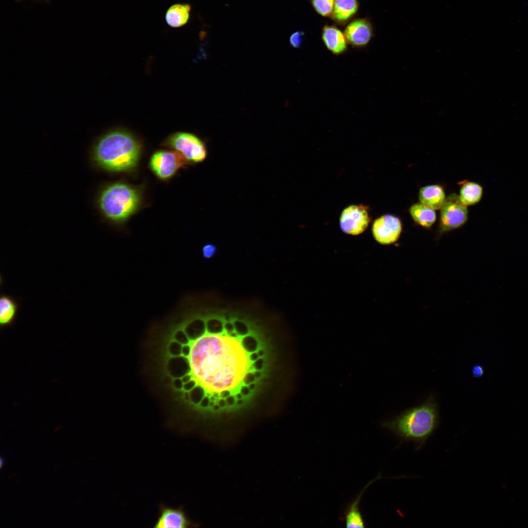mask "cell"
Masks as SVG:
<instances>
[{
  "mask_svg": "<svg viewBox=\"0 0 528 528\" xmlns=\"http://www.w3.org/2000/svg\"><path fill=\"white\" fill-rule=\"evenodd\" d=\"M229 336L205 333L193 341L188 357L192 375L198 384L209 392H220L234 388L242 378L247 366L243 351L235 341L220 358L231 343Z\"/></svg>",
  "mask_w": 528,
  "mask_h": 528,
  "instance_id": "1",
  "label": "cell"
},
{
  "mask_svg": "<svg viewBox=\"0 0 528 528\" xmlns=\"http://www.w3.org/2000/svg\"><path fill=\"white\" fill-rule=\"evenodd\" d=\"M439 423L438 407L430 396L420 405L409 408L395 418L381 423L404 441L413 442L419 449L437 429Z\"/></svg>",
  "mask_w": 528,
  "mask_h": 528,
  "instance_id": "2",
  "label": "cell"
},
{
  "mask_svg": "<svg viewBox=\"0 0 528 528\" xmlns=\"http://www.w3.org/2000/svg\"><path fill=\"white\" fill-rule=\"evenodd\" d=\"M141 150L140 142L125 130L110 131L101 137L93 149L95 161L102 168L113 172H125L134 168Z\"/></svg>",
  "mask_w": 528,
  "mask_h": 528,
  "instance_id": "3",
  "label": "cell"
},
{
  "mask_svg": "<svg viewBox=\"0 0 528 528\" xmlns=\"http://www.w3.org/2000/svg\"><path fill=\"white\" fill-rule=\"evenodd\" d=\"M139 202L137 190L122 183H114L106 188L98 201L99 208L105 217L116 222L126 220L136 211Z\"/></svg>",
  "mask_w": 528,
  "mask_h": 528,
  "instance_id": "4",
  "label": "cell"
},
{
  "mask_svg": "<svg viewBox=\"0 0 528 528\" xmlns=\"http://www.w3.org/2000/svg\"><path fill=\"white\" fill-rule=\"evenodd\" d=\"M164 144L174 149L186 160L193 162L203 161L207 156V150L203 142L191 133H175L167 138Z\"/></svg>",
  "mask_w": 528,
  "mask_h": 528,
  "instance_id": "5",
  "label": "cell"
},
{
  "mask_svg": "<svg viewBox=\"0 0 528 528\" xmlns=\"http://www.w3.org/2000/svg\"><path fill=\"white\" fill-rule=\"evenodd\" d=\"M467 206L455 194L446 198L440 209V234L459 228L465 223L468 219Z\"/></svg>",
  "mask_w": 528,
  "mask_h": 528,
  "instance_id": "6",
  "label": "cell"
},
{
  "mask_svg": "<svg viewBox=\"0 0 528 528\" xmlns=\"http://www.w3.org/2000/svg\"><path fill=\"white\" fill-rule=\"evenodd\" d=\"M368 209V206L363 204L351 205L345 208L339 220L342 231L352 235L363 233L371 221Z\"/></svg>",
  "mask_w": 528,
  "mask_h": 528,
  "instance_id": "7",
  "label": "cell"
},
{
  "mask_svg": "<svg viewBox=\"0 0 528 528\" xmlns=\"http://www.w3.org/2000/svg\"><path fill=\"white\" fill-rule=\"evenodd\" d=\"M186 159L176 151H160L153 154L150 161L152 171L161 179L170 178L186 164Z\"/></svg>",
  "mask_w": 528,
  "mask_h": 528,
  "instance_id": "8",
  "label": "cell"
},
{
  "mask_svg": "<svg viewBox=\"0 0 528 528\" xmlns=\"http://www.w3.org/2000/svg\"><path fill=\"white\" fill-rule=\"evenodd\" d=\"M372 230L377 242L389 245L397 241L402 231V224L398 217L387 214L374 220Z\"/></svg>",
  "mask_w": 528,
  "mask_h": 528,
  "instance_id": "9",
  "label": "cell"
},
{
  "mask_svg": "<svg viewBox=\"0 0 528 528\" xmlns=\"http://www.w3.org/2000/svg\"><path fill=\"white\" fill-rule=\"evenodd\" d=\"M195 526L181 506L172 507L164 504L159 506L158 514L154 528H187Z\"/></svg>",
  "mask_w": 528,
  "mask_h": 528,
  "instance_id": "10",
  "label": "cell"
},
{
  "mask_svg": "<svg viewBox=\"0 0 528 528\" xmlns=\"http://www.w3.org/2000/svg\"><path fill=\"white\" fill-rule=\"evenodd\" d=\"M344 33L348 44L358 48L366 46L374 35L372 24L366 18L352 21L346 26Z\"/></svg>",
  "mask_w": 528,
  "mask_h": 528,
  "instance_id": "11",
  "label": "cell"
},
{
  "mask_svg": "<svg viewBox=\"0 0 528 528\" xmlns=\"http://www.w3.org/2000/svg\"><path fill=\"white\" fill-rule=\"evenodd\" d=\"M322 39L327 49L339 55L347 50L348 42L344 33L333 25H325L322 31Z\"/></svg>",
  "mask_w": 528,
  "mask_h": 528,
  "instance_id": "12",
  "label": "cell"
},
{
  "mask_svg": "<svg viewBox=\"0 0 528 528\" xmlns=\"http://www.w3.org/2000/svg\"><path fill=\"white\" fill-rule=\"evenodd\" d=\"M446 198L443 188L438 184L423 186L418 193L420 202L435 210L440 209Z\"/></svg>",
  "mask_w": 528,
  "mask_h": 528,
  "instance_id": "13",
  "label": "cell"
},
{
  "mask_svg": "<svg viewBox=\"0 0 528 528\" xmlns=\"http://www.w3.org/2000/svg\"><path fill=\"white\" fill-rule=\"evenodd\" d=\"M19 309V304L13 296L2 294L0 298V326L5 328L15 322Z\"/></svg>",
  "mask_w": 528,
  "mask_h": 528,
  "instance_id": "14",
  "label": "cell"
},
{
  "mask_svg": "<svg viewBox=\"0 0 528 528\" xmlns=\"http://www.w3.org/2000/svg\"><path fill=\"white\" fill-rule=\"evenodd\" d=\"M358 7V0H335L330 17L336 22L343 24L356 14Z\"/></svg>",
  "mask_w": 528,
  "mask_h": 528,
  "instance_id": "15",
  "label": "cell"
},
{
  "mask_svg": "<svg viewBox=\"0 0 528 528\" xmlns=\"http://www.w3.org/2000/svg\"><path fill=\"white\" fill-rule=\"evenodd\" d=\"M378 476L375 480L372 481L364 487L363 490L357 496L354 500L348 505L344 512V520L345 524L348 528H364L365 527L364 520L360 510V501L361 496L366 488L373 482L378 479Z\"/></svg>",
  "mask_w": 528,
  "mask_h": 528,
  "instance_id": "16",
  "label": "cell"
},
{
  "mask_svg": "<svg viewBox=\"0 0 528 528\" xmlns=\"http://www.w3.org/2000/svg\"><path fill=\"white\" fill-rule=\"evenodd\" d=\"M409 213L416 223L425 228H431L437 219L435 210L420 202L413 204Z\"/></svg>",
  "mask_w": 528,
  "mask_h": 528,
  "instance_id": "17",
  "label": "cell"
},
{
  "mask_svg": "<svg viewBox=\"0 0 528 528\" xmlns=\"http://www.w3.org/2000/svg\"><path fill=\"white\" fill-rule=\"evenodd\" d=\"M191 10V7L189 4H174L168 9L166 13V21L171 27H181L188 22Z\"/></svg>",
  "mask_w": 528,
  "mask_h": 528,
  "instance_id": "18",
  "label": "cell"
},
{
  "mask_svg": "<svg viewBox=\"0 0 528 528\" xmlns=\"http://www.w3.org/2000/svg\"><path fill=\"white\" fill-rule=\"evenodd\" d=\"M483 193V189L481 185L475 182L466 181L462 184L459 196L464 204L469 206L478 203Z\"/></svg>",
  "mask_w": 528,
  "mask_h": 528,
  "instance_id": "19",
  "label": "cell"
},
{
  "mask_svg": "<svg viewBox=\"0 0 528 528\" xmlns=\"http://www.w3.org/2000/svg\"><path fill=\"white\" fill-rule=\"evenodd\" d=\"M335 0H310L314 10L320 16L330 17L333 9Z\"/></svg>",
  "mask_w": 528,
  "mask_h": 528,
  "instance_id": "20",
  "label": "cell"
},
{
  "mask_svg": "<svg viewBox=\"0 0 528 528\" xmlns=\"http://www.w3.org/2000/svg\"><path fill=\"white\" fill-rule=\"evenodd\" d=\"M206 332L211 334H220L224 331L223 321L217 317H211L206 320Z\"/></svg>",
  "mask_w": 528,
  "mask_h": 528,
  "instance_id": "21",
  "label": "cell"
},
{
  "mask_svg": "<svg viewBox=\"0 0 528 528\" xmlns=\"http://www.w3.org/2000/svg\"><path fill=\"white\" fill-rule=\"evenodd\" d=\"M241 344L243 350L248 353L256 352L259 346L258 340L255 337L248 334L242 337Z\"/></svg>",
  "mask_w": 528,
  "mask_h": 528,
  "instance_id": "22",
  "label": "cell"
},
{
  "mask_svg": "<svg viewBox=\"0 0 528 528\" xmlns=\"http://www.w3.org/2000/svg\"><path fill=\"white\" fill-rule=\"evenodd\" d=\"M205 389L200 384H197L189 392V398L195 404H199L204 397Z\"/></svg>",
  "mask_w": 528,
  "mask_h": 528,
  "instance_id": "23",
  "label": "cell"
},
{
  "mask_svg": "<svg viewBox=\"0 0 528 528\" xmlns=\"http://www.w3.org/2000/svg\"><path fill=\"white\" fill-rule=\"evenodd\" d=\"M304 33L301 31H297L294 32L290 37L289 43L290 45L295 48H299L301 46L304 39Z\"/></svg>",
  "mask_w": 528,
  "mask_h": 528,
  "instance_id": "24",
  "label": "cell"
},
{
  "mask_svg": "<svg viewBox=\"0 0 528 528\" xmlns=\"http://www.w3.org/2000/svg\"><path fill=\"white\" fill-rule=\"evenodd\" d=\"M235 331L240 336H244L248 334L249 329L247 325L243 321L239 320L233 322Z\"/></svg>",
  "mask_w": 528,
  "mask_h": 528,
  "instance_id": "25",
  "label": "cell"
},
{
  "mask_svg": "<svg viewBox=\"0 0 528 528\" xmlns=\"http://www.w3.org/2000/svg\"><path fill=\"white\" fill-rule=\"evenodd\" d=\"M174 338L175 341L182 345L189 344L190 341L185 332L180 327L175 331Z\"/></svg>",
  "mask_w": 528,
  "mask_h": 528,
  "instance_id": "26",
  "label": "cell"
},
{
  "mask_svg": "<svg viewBox=\"0 0 528 528\" xmlns=\"http://www.w3.org/2000/svg\"><path fill=\"white\" fill-rule=\"evenodd\" d=\"M182 345L176 341L170 343L169 350L170 354L174 356H179L181 353Z\"/></svg>",
  "mask_w": 528,
  "mask_h": 528,
  "instance_id": "27",
  "label": "cell"
},
{
  "mask_svg": "<svg viewBox=\"0 0 528 528\" xmlns=\"http://www.w3.org/2000/svg\"><path fill=\"white\" fill-rule=\"evenodd\" d=\"M216 252V247L212 244H207L203 248V252L204 256L206 258L212 257Z\"/></svg>",
  "mask_w": 528,
  "mask_h": 528,
  "instance_id": "28",
  "label": "cell"
},
{
  "mask_svg": "<svg viewBox=\"0 0 528 528\" xmlns=\"http://www.w3.org/2000/svg\"><path fill=\"white\" fill-rule=\"evenodd\" d=\"M254 373H246L243 377L242 381L244 385H248L250 383H254L256 380Z\"/></svg>",
  "mask_w": 528,
  "mask_h": 528,
  "instance_id": "29",
  "label": "cell"
},
{
  "mask_svg": "<svg viewBox=\"0 0 528 528\" xmlns=\"http://www.w3.org/2000/svg\"><path fill=\"white\" fill-rule=\"evenodd\" d=\"M472 373L474 377H480L484 373V368L480 365H476L472 368Z\"/></svg>",
  "mask_w": 528,
  "mask_h": 528,
  "instance_id": "30",
  "label": "cell"
},
{
  "mask_svg": "<svg viewBox=\"0 0 528 528\" xmlns=\"http://www.w3.org/2000/svg\"><path fill=\"white\" fill-rule=\"evenodd\" d=\"M198 383L197 381L193 378L189 381L183 384V388L184 390L189 392L192 389H193L197 385Z\"/></svg>",
  "mask_w": 528,
  "mask_h": 528,
  "instance_id": "31",
  "label": "cell"
},
{
  "mask_svg": "<svg viewBox=\"0 0 528 528\" xmlns=\"http://www.w3.org/2000/svg\"><path fill=\"white\" fill-rule=\"evenodd\" d=\"M252 366L255 370L261 371L264 366V359L262 357H259L257 360L253 362Z\"/></svg>",
  "mask_w": 528,
  "mask_h": 528,
  "instance_id": "32",
  "label": "cell"
},
{
  "mask_svg": "<svg viewBox=\"0 0 528 528\" xmlns=\"http://www.w3.org/2000/svg\"><path fill=\"white\" fill-rule=\"evenodd\" d=\"M224 330L226 332L227 334H229L232 332L235 331L234 326L233 323L230 321H227L224 323Z\"/></svg>",
  "mask_w": 528,
  "mask_h": 528,
  "instance_id": "33",
  "label": "cell"
},
{
  "mask_svg": "<svg viewBox=\"0 0 528 528\" xmlns=\"http://www.w3.org/2000/svg\"><path fill=\"white\" fill-rule=\"evenodd\" d=\"M191 351V345L186 344L182 346L181 353L183 356L188 357L190 354Z\"/></svg>",
  "mask_w": 528,
  "mask_h": 528,
  "instance_id": "34",
  "label": "cell"
},
{
  "mask_svg": "<svg viewBox=\"0 0 528 528\" xmlns=\"http://www.w3.org/2000/svg\"><path fill=\"white\" fill-rule=\"evenodd\" d=\"M210 402V397L208 396H205L201 400L199 404L201 407L205 408L209 406Z\"/></svg>",
  "mask_w": 528,
  "mask_h": 528,
  "instance_id": "35",
  "label": "cell"
},
{
  "mask_svg": "<svg viewBox=\"0 0 528 528\" xmlns=\"http://www.w3.org/2000/svg\"><path fill=\"white\" fill-rule=\"evenodd\" d=\"M240 391L243 396H247L249 394L250 390L248 385H244L241 386Z\"/></svg>",
  "mask_w": 528,
  "mask_h": 528,
  "instance_id": "36",
  "label": "cell"
},
{
  "mask_svg": "<svg viewBox=\"0 0 528 528\" xmlns=\"http://www.w3.org/2000/svg\"><path fill=\"white\" fill-rule=\"evenodd\" d=\"M174 386L177 389H180L183 388V383L181 379L176 378L173 381Z\"/></svg>",
  "mask_w": 528,
  "mask_h": 528,
  "instance_id": "37",
  "label": "cell"
},
{
  "mask_svg": "<svg viewBox=\"0 0 528 528\" xmlns=\"http://www.w3.org/2000/svg\"><path fill=\"white\" fill-rule=\"evenodd\" d=\"M225 400L227 405L232 406L236 403V398L235 397V396L231 395L225 398Z\"/></svg>",
  "mask_w": 528,
  "mask_h": 528,
  "instance_id": "38",
  "label": "cell"
},
{
  "mask_svg": "<svg viewBox=\"0 0 528 528\" xmlns=\"http://www.w3.org/2000/svg\"><path fill=\"white\" fill-rule=\"evenodd\" d=\"M231 395V392L229 389H224L220 392V398L225 399Z\"/></svg>",
  "mask_w": 528,
  "mask_h": 528,
  "instance_id": "39",
  "label": "cell"
},
{
  "mask_svg": "<svg viewBox=\"0 0 528 528\" xmlns=\"http://www.w3.org/2000/svg\"><path fill=\"white\" fill-rule=\"evenodd\" d=\"M259 357H260L256 352L250 353L249 355V359L253 362L257 360Z\"/></svg>",
  "mask_w": 528,
  "mask_h": 528,
  "instance_id": "40",
  "label": "cell"
},
{
  "mask_svg": "<svg viewBox=\"0 0 528 528\" xmlns=\"http://www.w3.org/2000/svg\"><path fill=\"white\" fill-rule=\"evenodd\" d=\"M193 378V376L192 374H186L182 376L181 380L184 383H186Z\"/></svg>",
  "mask_w": 528,
  "mask_h": 528,
  "instance_id": "41",
  "label": "cell"
},
{
  "mask_svg": "<svg viewBox=\"0 0 528 528\" xmlns=\"http://www.w3.org/2000/svg\"><path fill=\"white\" fill-rule=\"evenodd\" d=\"M218 404L220 408H223L227 405L225 399L222 398H220L219 399Z\"/></svg>",
  "mask_w": 528,
  "mask_h": 528,
  "instance_id": "42",
  "label": "cell"
},
{
  "mask_svg": "<svg viewBox=\"0 0 528 528\" xmlns=\"http://www.w3.org/2000/svg\"><path fill=\"white\" fill-rule=\"evenodd\" d=\"M254 375H255V376L256 378H260V376H261V372H260V371H257V370H256V371H255V372H254Z\"/></svg>",
  "mask_w": 528,
  "mask_h": 528,
  "instance_id": "43",
  "label": "cell"
},
{
  "mask_svg": "<svg viewBox=\"0 0 528 528\" xmlns=\"http://www.w3.org/2000/svg\"><path fill=\"white\" fill-rule=\"evenodd\" d=\"M235 396L237 399H242V397L243 396L240 392L237 393Z\"/></svg>",
  "mask_w": 528,
  "mask_h": 528,
  "instance_id": "44",
  "label": "cell"
},
{
  "mask_svg": "<svg viewBox=\"0 0 528 528\" xmlns=\"http://www.w3.org/2000/svg\"><path fill=\"white\" fill-rule=\"evenodd\" d=\"M248 387L249 388V389L250 390V391H251V390H254L255 389V384L254 383H250V384L248 385Z\"/></svg>",
  "mask_w": 528,
  "mask_h": 528,
  "instance_id": "45",
  "label": "cell"
},
{
  "mask_svg": "<svg viewBox=\"0 0 528 528\" xmlns=\"http://www.w3.org/2000/svg\"><path fill=\"white\" fill-rule=\"evenodd\" d=\"M257 353L260 357H262L264 355V352L262 350H259Z\"/></svg>",
  "mask_w": 528,
  "mask_h": 528,
  "instance_id": "46",
  "label": "cell"
},
{
  "mask_svg": "<svg viewBox=\"0 0 528 528\" xmlns=\"http://www.w3.org/2000/svg\"><path fill=\"white\" fill-rule=\"evenodd\" d=\"M212 408L214 411H218L220 409V407L218 404H215Z\"/></svg>",
  "mask_w": 528,
  "mask_h": 528,
  "instance_id": "47",
  "label": "cell"
},
{
  "mask_svg": "<svg viewBox=\"0 0 528 528\" xmlns=\"http://www.w3.org/2000/svg\"><path fill=\"white\" fill-rule=\"evenodd\" d=\"M243 400L242 399H237L236 400V403L238 405H241L243 403Z\"/></svg>",
  "mask_w": 528,
  "mask_h": 528,
  "instance_id": "48",
  "label": "cell"
},
{
  "mask_svg": "<svg viewBox=\"0 0 528 528\" xmlns=\"http://www.w3.org/2000/svg\"><path fill=\"white\" fill-rule=\"evenodd\" d=\"M215 404V401H210V403H209V406H210V407H213V406H214V405Z\"/></svg>",
  "mask_w": 528,
  "mask_h": 528,
  "instance_id": "49",
  "label": "cell"
},
{
  "mask_svg": "<svg viewBox=\"0 0 528 528\" xmlns=\"http://www.w3.org/2000/svg\"><path fill=\"white\" fill-rule=\"evenodd\" d=\"M210 401H215L216 400V398L214 396H211L210 397Z\"/></svg>",
  "mask_w": 528,
  "mask_h": 528,
  "instance_id": "50",
  "label": "cell"
},
{
  "mask_svg": "<svg viewBox=\"0 0 528 528\" xmlns=\"http://www.w3.org/2000/svg\"><path fill=\"white\" fill-rule=\"evenodd\" d=\"M2 463H3V461H2V458H1V459H0V467H1V466H2Z\"/></svg>",
  "mask_w": 528,
  "mask_h": 528,
  "instance_id": "51",
  "label": "cell"
},
{
  "mask_svg": "<svg viewBox=\"0 0 528 528\" xmlns=\"http://www.w3.org/2000/svg\"><path fill=\"white\" fill-rule=\"evenodd\" d=\"M16 0L17 1H21L22 0ZM45 0V1H47V2L49 1V0Z\"/></svg>",
  "mask_w": 528,
  "mask_h": 528,
  "instance_id": "52",
  "label": "cell"
}]
</instances>
